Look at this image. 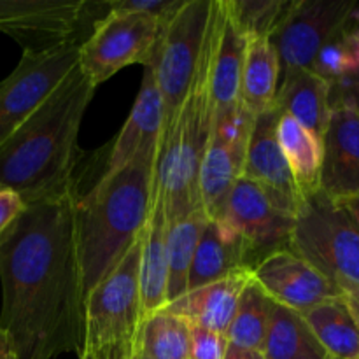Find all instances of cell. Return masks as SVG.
Wrapping results in <instances>:
<instances>
[{"label":"cell","instance_id":"29","mask_svg":"<svg viewBox=\"0 0 359 359\" xmlns=\"http://www.w3.org/2000/svg\"><path fill=\"white\" fill-rule=\"evenodd\" d=\"M272 305L273 302L266 297L265 291L252 279L249 280L242 291L237 312L226 332L228 344L262 353L269 333Z\"/></svg>","mask_w":359,"mask_h":359},{"label":"cell","instance_id":"6","mask_svg":"<svg viewBox=\"0 0 359 359\" xmlns=\"http://www.w3.org/2000/svg\"><path fill=\"white\" fill-rule=\"evenodd\" d=\"M212 0H182L161 25L149 65L163 100V133L174 121L191 88L209 30Z\"/></svg>","mask_w":359,"mask_h":359},{"label":"cell","instance_id":"12","mask_svg":"<svg viewBox=\"0 0 359 359\" xmlns=\"http://www.w3.org/2000/svg\"><path fill=\"white\" fill-rule=\"evenodd\" d=\"M216 221H223L244 241L252 266L272 252L290 249L294 217L277 210L269 196L245 177L235 182Z\"/></svg>","mask_w":359,"mask_h":359},{"label":"cell","instance_id":"34","mask_svg":"<svg viewBox=\"0 0 359 359\" xmlns=\"http://www.w3.org/2000/svg\"><path fill=\"white\" fill-rule=\"evenodd\" d=\"M330 102L333 107H347L359 116V70L330 84Z\"/></svg>","mask_w":359,"mask_h":359},{"label":"cell","instance_id":"23","mask_svg":"<svg viewBox=\"0 0 359 359\" xmlns=\"http://www.w3.org/2000/svg\"><path fill=\"white\" fill-rule=\"evenodd\" d=\"M280 83L279 56L270 37H248L241 79V104L252 116L276 107Z\"/></svg>","mask_w":359,"mask_h":359},{"label":"cell","instance_id":"37","mask_svg":"<svg viewBox=\"0 0 359 359\" xmlns=\"http://www.w3.org/2000/svg\"><path fill=\"white\" fill-rule=\"evenodd\" d=\"M340 293H342L344 302H346L347 309H349L351 316H353L359 330V284H349V286L340 287Z\"/></svg>","mask_w":359,"mask_h":359},{"label":"cell","instance_id":"8","mask_svg":"<svg viewBox=\"0 0 359 359\" xmlns=\"http://www.w3.org/2000/svg\"><path fill=\"white\" fill-rule=\"evenodd\" d=\"M163 21L132 11L111 9L79 44V69L95 88L128 65H149Z\"/></svg>","mask_w":359,"mask_h":359},{"label":"cell","instance_id":"9","mask_svg":"<svg viewBox=\"0 0 359 359\" xmlns=\"http://www.w3.org/2000/svg\"><path fill=\"white\" fill-rule=\"evenodd\" d=\"M79 63V44L67 42L42 51H23L0 83V146L44 104Z\"/></svg>","mask_w":359,"mask_h":359},{"label":"cell","instance_id":"4","mask_svg":"<svg viewBox=\"0 0 359 359\" xmlns=\"http://www.w3.org/2000/svg\"><path fill=\"white\" fill-rule=\"evenodd\" d=\"M214 25L216 13L212 0V14L198 70L174 121L161 137L154 184L163 195L168 223L202 209L198 175L214 123L209 84Z\"/></svg>","mask_w":359,"mask_h":359},{"label":"cell","instance_id":"19","mask_svg":"<svg viewBox=\"0 0 359 359\" xmlns=\"http://www.w3.org/2000/svg\"><path fill=\"white\" fill-rule=\"evenodd\" d=\"M167 230L168 221L165 212V200L154 184V198L149 219L142 231L140 242V304L142 321L168 304V265H167Z\"/></svg>","mask_w":359,"mask_h":359},{"label":"cell","instance_id":"14","mask_svg":"<svg viewBox=\"0 0 359 359\" xmlns=\"http://www.w3.org/2000/svg\"><path fill=\"white\" fill-rule=\"evenodd\" d=\"M251 276L270 300L300 314L342 294L339 286L291 249L265 256L252 266Z\"/></svg>","mask_w":359,"mask_h":359},{"label":"cell","instance_id":"30","mask_svg":"<svg viewBox=\"0 0 359 359\" xmlns=\"http://www.w3.org/2000/svg\"><path fill=\"white\" fill-rule=\"evenodd\" d=\"M291 0H226V7L245 37L276 34Z\"/></svg>","mask_w":359,"mask_h":359},{"label":"cell","instance_id":"42","mask_svg":"<svg viewBox=\"0 0 359 359\" xmlns=\"http://www.w3.org/2000/svg\"><path fill=\"white\" fill-rule=\"evenodd\" d=\"M79 359H102V351L100 349H88V347H84V349L81 351Z\"/></svg>","mask_w":359,"mask_h":359},{"label":"cell","instance_id":"7","mask_svg":"<svg viewBox=\"0 0 359 359\" xmlns=\"http://www.w3.org/2000/svg\"><path fill=\"white\" fill-rule=\"evenodd\" d=\"M140 242L84 298V347L102 349L135 340L142 323Z\"/></svg>","mask_w":359,"mask_h":359},{"label":"cell","instance_id":"2","mask_svg":"<svg viewBox=\"0 0 359 359\" xmlns=\"http://www.w3.org/2000/svg\"><path fill=\"white\" fill-rule=\"evenodd\" d=\"M95 90L77 65L0 146V188L16 191L25 203L76 188L77 135Z\"/></svg>","mask_w":359,"mask_h":359},{"label":"cell","instance_id":"3","mask_svg":"<svg viewBox=\"0 0 359 359\" xmlns=\"http://www.w3.org/2000/svg\"><path fill=\"white\" fill-rule=\"evenodd\" d=\"M156 160L139 158L100 181L76 202V245L84 294L139 242L154 198Z\"/></svg>","mask_w":359,"mask_h":359},{"label":"cell","instance_id":"33","mask_svg":"<svg viewBox=\"0 0 359 359\" xmlns=\"http://www.w3.org/2000/svg\"><path fill=\"white\" fill-rule=\"evenodd\" d=\"M181 2L182 0H114L111 2V9L149 14V16L160 18L161 21H165L174 14Z\"/></svg>","mask_w":359,"mask_h":359},{"label":"cell","instance_id":"31","mask_svg":"<svg viewBox=\"0 0 359 359\" xmlns=\"http://www.w3.org/2000/svg\"><path fill=\"white\" fill-rule=\"evenodd\" d=\"M347 28L340 32L337 37H333L328 44L323 46L321 51L318 53V56L312 62L311 69H309L325 81H328L330 84L337 83V81L344 79V77L358 70L349 53V48H347Z\"/></svg>","mask_w":359,"mask_h":359},{"label":"cell","instance_id":"41","mask_svg":"<svg viewBox=\"0 0 359 359\" xmlns=\"http://www.w3.org/2000/svg\"><path fill=\"white\" fill-rule=\"evenodd\" d=\"M344 207H346V210L349 212V216L353 217L354 224L358 226L359 230V196L356 198H349V200H344Z\"/></svg>","mask_w":359,"mask_h":359},{"label":"cell","instance_id":"24","mask_svg":"<svg viewBox=\"0 0 359 359\" xmlns=\"http://www.w3.org/2000/svg\"><path fill=\"white\" fill-rule=\"evenodd\" d=\"M277 140L302 196L319 191L323 167V140L286 114L277 121Z\"/></svg>","mask_w":359,"mask_h":359},{"label":"cell","instance_id":"43","mask_svg":"<svg viewBox=\"0 0 359 359\" xmlns=\"http://www.w3.org/2000/svg\"><path fill=\"white\" fill-rule=\"evenodd\" d=\"M132 359H149V358L144 356V354L140 353L139 347H137V342H135V349H133V358Z\"/></svg>","mask_w":359,"mask_h":359},{"label":"cell","instance_id":"40","mask_svg":"<svg viewBox=\"0 0 359 359\" xmlns=\"http://www.w3.org/2000/svg\"><path fill=\"white\" fill-rule=\"evenodd\" d=\"M0 359H16L13 344H11L7 333L0 328Z\"/></svg>","mask_w":359,"mask_h":359},{"label":"cell","instance_id":"35","mask_svg":"<svg viewBox=\"0 0 359 359\" xmlns=\"http://www.w3.org/2000/svg\"><path fill=\"white\" fill-rule=\"evenodd\" d=\"M27 209L25 200L9 188H0V237Z\"/></svg>","mask_w":359,"mask_h":359},{"label":"cell","instance_id":"27","mask_svg":"<svg viewBox=\"0 0 359 359\" xmlns=\"http://www.w3.org/2000/svg\"><path fill=\"white\" fill-rule=\"evenodd\" d=\"M209 217L203 209L168 223L167 265H168V304L188 293V279L195 258L200 235ZM167 304V305H168Z\"/></svg>","mask_w":359,"mask_h":359},{"label":"cell","instance_id":"21","mask_svg":"<svg viewBox=\"0 0 359 359\" xmlns=\"http://www.w3.org/2000/svg\"><path fill=\"white\" fill-rule=\"evenodd\" d=\"M245 269H252V265L244 241L223 221L209 219L196 245L188 291L198 290Z\"/></svg>","mask_w":359,"mask_h":359},{"label":"cell","instance_id":"11","mask_svg":"<svg viewBox=\"0 0 359 359\" xmlns=\"http://www.w3.org/2000/svg\"><path fill=\"white\" fill-rule=\"evenodd\" d=\"M252 121L255 116L241 105L212 123L198 175L200 203L209 219H219L231 188L242 177Z\"/></svg>","mask_w":359,"mask_h":359},{"label":"cell","instance_id":"38","mask_svg":"<svg viewBox=\"0 0 359 359\" xmlns=\"http://www.w3.org/2000/svg\"><path fill=\"white\" fill-rule=\"evenodd\" d=\"M346 39L347 48H349L351 56H353L354 65H356V69L359 70V18L349 25V28H347L346 32Z\"/></svg>","mask_w":359,"mask_h":359},{"label":"cell","instance_id":"36","mask_svg":"<svg viewBox=\"0 0 359 359\" xmlns=\"http://www.w3.org/2000/svg\"><path fill=\"white\" fill-rule=\"evenodd\" d=\"M133 349H135V340H132V342L112 344V346L102 347V359H132Z\"/></svg>","mask_w":359,"mask_h":359},{"label":"cell","instance_id":"15","mask_svg":"<svg viewBox=\"0 0 359 359\" xmlns=\"http://www.w3.org/2000/svg\"><path fill=\"white\" fill-rule=\"evenodd\" d=\"M279 116L277 109L255 116L242 177L255 182L277 210L294 217L304 203V196L277 140Z\"/></svg>","mask_w":359,"mask_h":359},{"label":"cell","instance_id":"1","mask_svg":"<svg viewBox=\"0 0 359 359\" xmlns=\"http://www.w3.org/2000/svg\"><path fill=\"white\" fill-rule=\"evenodd\" d=\"M77 189L41 202L0 237V328L16 359L79 356L84 287L76 245Z\"/></svg>","mask_w":359,"mask_h":359},{"label":"cell","instance_id":"39","mask_svg":"<svg viewBox=\"0 0 359 359\" xmlns=\"http://www.w3.org/2000/svg\"><path fill=\"white\" fill-rule=\"evenodd\" d=\"M223 359H265L263 354L259 351H251V349H244V347H237L228 344V349L224 353Z\"/></svg>","mask_w":359,"mask_h":359},{"label":"cell","instance_id":"26","mask_svg":"<svg viewBox=\"0 0 359 359\" xmlns=\"http://www.w3.org/2000/svg\"><path fill=\"white\" fill-rule=\"evenodd\" d=\"M304 319L333 359H359V330L342 294L312 307Z\"/></svg>","mask_w":359,"mask_h":359},{"label":"cell","instance_id":"10","mask_svg":"<svg viewBox=\"0 0 359 359\" xmlns=\"http://www.w3.org/2000/svg\"><path fill=\"white\" fill-rule=\"evenodd\" d=\"M358 18L359 6L354 0H291L272 35L280 77L293 70L311 69L323 46Z\"/></svg>","mask_w":359,"mask_h":359},{"label":"cell","instance_id":"16","mask_svg":"<svg viewBox=\"0 0 359 359\" xmlns=\"http://www.w3.org/2000/svg\"><path fill=\"white\" fill-rule=\"evenodd\" d=\"M214 44L210 55V105L212 119L224 118L241 107V79L248 37L241 32L226 7V0H214Z\"/></svg>","mask_w":359,"mask_h":359},{"label":"cell","instance_id":"5","mask_svg":"<svg viewBox=\"0 0 359 359\" xmlns=\"http://www.w3.org/2000/svg\"><path fill=\"white\" fill-rule=\"evenodd\" d=\"M290 249L335 286L359 284V230L344 203L321 189L304 198Z\"/></svg>","mask_w":359,"mask_h":359},{"label":"cell","instance_id":"18","mask_svg":"<svg viewBox=\"0 0 359 359\" xmlns=\"http://www.w3.org/2000/svg\"><path fill=\"white\" fill-rule=\"evenodd\" d=\"M319 189L330 198L359 196V116L347 107H333L323 135Z\"/></svg>","mask_w":359,"mask_h":359},{"label":"cell","instance_id":"25","mask_svg":"<svg viewBox=\"0 0 359 359\" xmlns=\"http://www.w3.org/2000/svg\"><path fill=\"white\" fill-rule=\"evenodd\" d=\"M262 354L265 359H333L309 328L304 314L276 302Z\"/></svg>","mask_w":359,"mask_h":359},{"label":"cell","instance_id":"13","mask_svg":"<svg viewBox=\"0 0 359 359\" xmlns=\"http://www.w3.org/2000/svg\"><path fill=\"white\" fill-rule=\"evenodd\" d=\"M83 0H0V34L13 37L23 51H42L72 42L83 18Z\"/></svg>","mask_w":359,"mask_h":359},{"label":"cell","instance_id":"20","mask_svg":"<svg viewBox=\"0 0 359 359\" xmlns=\"http://www.w3.org/2000/svg\"><path fill=\"white\" fill-rule=\"evenodd\" d=\"M251 279V269L241 270L216 283L188 291L165 309L184 318L191 325L226 335L242 291Z\"/></svg>","mask_w":359,"mask_h":359},{"label":"cell","instance_id":"22","mask_svg":"<svg viewBox=\"0 0 359 359\" xmlns=\"http://www.w3.org/2000/svg\"><path fill=\"white\" fill-rule=\"evenodd\" d=\"M276 107L323 139L332 114L330 83L309 69L293 70L280 77Z\"/></svg>","mask_w":359,"mask_h":359},{"label":"cell","instance_id":"17","mask_svg":"<svg viewBox=\"0 0 359 359\" xmlns=\"http://www.w3.org/2000/svg\"><path fill=\"white\" fill-rule=\"evenodd\" d=\"M142 84L135 98L128 119L116 137L105 172H114L139 158H153L158 161L161 137H163L165 112L163 100L158 90L154 72L144 67Z\"/></svg>","mask_w":359,"mask_h":359},{"label":"cell","instance_id":"32","mask_svg":"<svg viewBox=\"0 0 359 359\" xmlns=\"http://www.w3.org/2000/svg\"><path fill=\"white\" fill-rule=\"evenodd\" d=\"M226 349V335L189 323V359H223Z\"/></svg>","mask_w":359,"mask_h":359},{"label":"cell","instance_id":"28","mask_svg":"<svg viewBox=\"0 0 359 359\" xmlns=\"http://www.w3.org/2000/svg\"><path fill=\"white\" fill-rule=\"evenodd\" d=\"M135 342L149 359H189V323L161 309L140 323Z\"/></svg>","mask_w":359,"mask_h":359}]
</instances>
